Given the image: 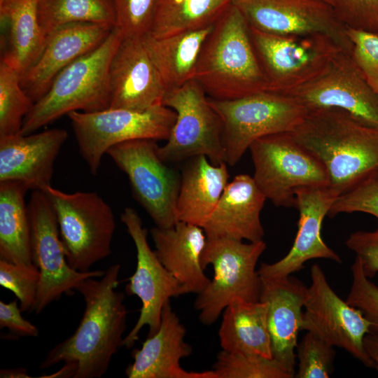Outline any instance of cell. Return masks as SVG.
<instances>
[{
    "label": "cell",
    "instance_id": "cell-1",
    "mask_svg": "<svg viewBox=\"0 0 378 378\" xmlns=\"http://www.w3.org/2000/svg\"><path fill=\"white\" fill-rule=\"evenodd\" d=\"M120 265L109 267L101 279L89 278L76 288L85 310L75 332L59 342L40 364L46 369L64 363L59 371L43 377L100 378L122 346L127 309L124 293L116 290Z\"/></svg>",
    "mask_w": 378,
    "mask_h": 378
},
{
    "label": "cell",
    "instance_id": "cell-2",
    "mask_svg": "<svg viewBox=\"0 0 378 378\" xmlns=\"http://www.w3.org/2000/svg\"><path fill=\"white\" fill-rule=\"evenodd\" d=\"M290 134L323 165L338 195L378 168V130L345 111L309 110Z\"/></svg>",
    "mask_w": 378,
    "mask_h": 378
},
{
    "label": "cell",
    "instance_id": "cell-3",
    "mask_svg": "<svg viewBox=\"0 0 378 378\" xmlns=\"http://www.w3.org/2000/svg\"><path fill=\"white\" fill-rule=\"evenodd\" d=\"M192 79L209 98L217 100L267 91L249 24L232 2L214 22L205 40Z\"/></svg>",
    "mask_w": 378,
    "mask_h": 378
},
{
    "label": "cell",
    "instance_id": "cell-4",
    "mask_svg": "<svg viewBox=\"0 0 378 378\" xmlns=\"http://www.w3.org/2000/svg\"><path fill=\"white\" fill-rule=\"evenodd\" d=\"M123 36L114 27L96 48L78 57L55 78L24 119L21 134L34 133L72 111L94 112L111 104L109 67Z\"/></svg>",
    "mask_w": 378,
    "mask_h": 378
},
{
    "label": "cell",
    "instance_id": "cell-5",
    "mask_svg": "<svg viewBox=\"0 0 378 378\" xmlns=\"http://www.w3.org/2000/svg\"><path fill=\"white\" fill-rule=\"evenodd\" d=\"M206 238L201 264L204 270L212 265L214 277L197 294L194 306L200 321L209 326L233 301H260L262 280L256 265L267 246L263 240L244 243L227 237Z\"/></svg>",
    "mask_w": 378,
    "mask_h": 378
},
{
    "label": "cell",
    "instance_id": "cell-6",
    "mask_svg": "<svg viewBox=\"0 0 378 378\" xmlns=\"http://www.w3.org/2000/svg\"><path fill=\"white\" fill-rule=\"evenodd\" d=\"M54 211L69 265L88 272L111 253L115 219L95 192L67 193L49 186L43 191Z\"/></svg>",
    "mask_w": 378,
    "mask_h": 378
},
{
    "label": "cell",
    "instance_id": "cell-7",
    "mask_svg": "<svg viewBox=\"0 0 378 378\" xmlns=\"http://www.w3.org/2000/svg\"><path fill=\"white\" fill-rule=\"evenodd\" d=\"M209 100L222 121L225 162L230 166L236 164L255 140L292 132L307 112L291 97L270 91L234 99Z\"/></svg>",
    "mask_w": 378,
    "mask_h": 378
},
{
    "label": "cell",
    "instance_id": "cell-8",
    "mask_svg": "<svg viewBox=\"0 0 378 378\" xmlns=\"http://www.w3.org/2000/svg\"><path fill=\"white\" fill-rule=\"evenodd\" d=\"M67 115L79 152L92 174H97L104 155L116 144L135 139L166 141L176 117L174 110L162 104L144 111L108 108Z\"/></svg>",
    "mask_w": 378,
    "mask_h": 378
},
{
    "label": "cell",
    "instance_id": "cell-9",
    "mask_svg": "<svg viewBox=\"0 0 378 378\" xmlns=\"http://www.w3.org/2000/svg\"><path fill=\"white\" fill-rule=\"evenodd\" d=\"M249 27L267 91L272 92L284 94L314 79L343 50L321 34H274Z\"/></svg>",
    "mask_w": 378,
    "mask_h": 378
},
{
    "label": "cell",
    "instance_id": "cell-10",
    "mask_svg": "<svg viewBox=\"0 0 378 378\" xmlns=\"http://www.w3.org/2000/svg\"><path fill=\"white\" fill-rule=\"evenodd\" d=\"M162 105L176 115L165 144L158 148L163 161L179 162L204 155L214 164L225 162L221 119L197 80L168 90Z\"/></svg>",
    "mask_w": 378,
    "mask_h": 378
},
{
    "label": "cell",
    "instance_id": "cell-11",
    "mask_svg": "<svg viewBox=\"0 0 378 378\" xmlns=\"http://www.w3.org/2000/svg\"><path fill=\"white\" fill-rule=\"evenodd\" d=\"M248 149L254 165L253 178L276 206H295V193L301 188L328 186L323 165L290 132L261 137Z\"/></svg>",
    "mask_w": 378,
    "mask_h": 378
},
{
    "label": "cell",
    "instance_id": "cell-12",
    "mask_svg": "<svg viewBox=\"0 0 378 378\" xmlns=\"http://www.w3.org/2000/svg\"><path fill=\"white\" fill-rule=\"evenodd\" d=\"M156 141L122 142L110 148L106 154L127 176L133 196L155 226L169 228L178 221L176 203L181 176L160 158Z\"/></svg>",
    "mask_w": 378,
    "mask_h": 378
},
{
    "label": "cell",
    "instance_id": "cell-13",
    "mask_svg": "<svg viewBox=\"0 0 378 378\" xmlns=\"http://www.w3.org/2000/svg\"><path fill=\"white\" fill-rule=\"evenodd\" d=\"M33 263L40 272V280L33 310L39 314L64 294H69L89 278L104 275L102 270L80 272L67 262L56 217L46 194L33 190L27 204Z\"/></svg>",
    "mask_w": 378,
    "mask_h": 378
},
{
    "label": "cell",
    "instance_id": "cell-14",
    "mask_svg": "<svg viewBox=\"0 0 378 378\" xmlns=\"http://www.w3.org/2000/svg\"><path fill=\"white\" fill-rule=\"evenodd\" d=\"M120 218L136 251V270L129 278L125 292L137 296L141 302L137 321L122 341V346L130 349L138 340L139 332L144 326L148 327V336L158 330L163 307L170 298L187 292L150 247L147 230L144 227L137 212L133 208L125 207Z\"/></svg>",
    "mask_w": 378,
    "mask_h": 378
},
{
    "label": "cell",
    "instance_id": "cell-15",
    "mask_svg": "<svg viewBox=\"0 0 378 378\" xmlns=\"http://www.w3.org/2000/svg\"><path fill=\"white\" fill-rule=\"evenodd\" d=\"M283 94L291 97L307 111L341 109L363 125L378 130V93L351 55L343 50L318 76Z\"/></svg>",
    "mask_w": 378,
    "mask_h": 378
},
{
    "label": "cell",
    "instance_id": "cell-16",
    "mask_svg": "<svg viewBox=\"0 0 378 378\" xmlns=\"http://www.w3.org/2000/svg\"><path fill=\"white\" fill-rule=\"evenodd\" d=\"M310 275L301 330L344 349L365 366L374 368L363 344L365 336L372 332L370 321L337 295L318 265L312 266Z\"/></svg>",
    "mask_w": 378,
    "mask_h": 378
},
{
    "label": "cell",
    "instance_id": "cell-17",
    "mask_svg": "<svg viewBox=\"0 0 378 378\" xmlns=\"http://www.w3.org/2000/svg\"><path fill=\"white\" fill-rule=\"evenodd\" d=\"M250 27L274 34H321L351 55L346 27L324 0H232Z\"/></svg>",
    "mask_w": 378,
    "mask_h": 378
},
{
    "label": "cell",
    "instance_id": "cell-18",
    "mask_svg": "<svg viewBox=\"0 0 378 378\" xmlns=\"http://www.w3.org/2000/svg\"><path fill=\"white\" fill-rule=\"evenodd\" d=\"M338 194L328 186L301 188L295 193V207L299 211L298 228L293 244L281 260L262 263L258 270L262 279L287 277L304 268L312 259L323 258L342 263L340 255L321 237L322 222Z\"/></svg>",
    "mask_w": 378,
    "mask_h": 378
},
{
    "label": "cell",
    "instance_id": "cell-19",
    "mask_svg": "<svg viewBox=\"0 0 378 378\" xmlns=\"http://www.w3.org/2000/svg\"><path fill=\"white\" fill-rule=\"evenodd\" d=\"M109 108L144 111L162 105L167 92L142 38H123L109 67Z\"/></svg>",
    "mask_w": 378,
    "mask_h": 378
},
{
    "label": "cell",
    "instance_id": "cell-20",
    "mask_svg": "<svg viewBox=\"0 0 378 378\" xmlns=\"http://www.w3.org/2000/svg\"><path fill=\"white\" fill-rule=\"evenodd\" d=\"M114 27L90 22L58 27L47 36L40 55L21 75V86L36 102L63 69L99 46Z\"/></svg>",
    "mask_w": 378,
    "mask_h": 378
},
{
    "label": "cell",
    "instance_id": "cell-21",
    "mask_svg": "<svg viewBox=\"0 0 378 378\" xmlns=\"http://www.w3.org/2000/svg\"><path fill=\"white\" fill-rule=\"evenodd\" d=\"M67 132L54 128L39 133L0 138V182L15 181L32 190L51 186L55 160Z\"/></svg>",
    "mask_w": 378,
    "mask_h": 378
},
{
    "label": "cell",
    "instance_id": "cell-22",
    "mask_svg": "<svg viewBox=\"0 0 378 378\" xmlns=\"http://www.w3.org/2000/svg\"><path fill=\"white\" fill-rule=\"evenodd\" d=\"M186 330L174 312L170 300L164 306L158 330L148 336L140 349L132 351L133 362L125 369L129 378H217L214 370L188 372L181 358L192 347L185 341Z\"/></svg>",
    "mask_w": 378,
    "mask_h": 378
},
{
    "label": "cell",
    "instance_id": "cell-23",
    "mask_svg": "<svg viewBox=\"0 0 378 378\" xmlns=\"http://www.w3.org/2000/svg\"><path fill=\"white\" fill-rule=\"evenodd\" d=\"M260 301L267 304V324L272 356L293 377L296 347L302 330L308 287L298 279H262Z\"/></svg>",
    "mask_w": 378,
    "mask_h": 378
},
{
    "label": "cell",
    "instance_id": "cell-24",
    "mask_svg": "<svg viewBox=\"0 0 378 378\" xmlns=\"http://www.w3.org/2000/svg\"><path fill=\"white\" fill-rule=\"evenodd\" d=\"M253 177L239 174L228 183L212 214L202 227L206 237L262 240L260 213L266 200Z\"/></svg>",
    "mask_w": 378,
    "mask_h": 378
},
{
    "label": "cell",
    "instance_id": "cell-25",
    "mask_svg": "<svg viewBox=\"0 0 378 378\" xmlns=\"http://www.w3.org/2000/svg\"><path fill=\"white\" fill-rule=\"evenodd\" d=\"M150 235L158 258L187 293L203 291L211 280L201 264L207 239L202 227L179 220L172 227H152Z\"/></svg>",
    "mask_w": 378,
    "mask_h": 378
},
{
    "label": "cell",
    "instance_id": "cell-26",
    "mask_svg": "<svg viewBox=\"0 0 378 378\" xmlns=\"http://www.w3.org/2000/svg\"><path fill=\"white\" fill-rule=\"evenodd\" d=\"M41 0H0L3 53L1 59L22 75L36 60L46 43L39 21Z\"/></svg>",
    "mask_w": 378,
    "mask_h": 378
},
{
    "label": "cell",
    "instance_id": "cell-27",
    "mask_svg": "<svg viewBox=\"0 0 378 378\" xmlns=\"http://www.w3.org/2000/svg\"><path fill=\"white\" fill-rule=\"evenodd\" d=\"M186 161L181 176L177 218L178 221L202 227L228 184L227 164H214L204 155Z\"/></svg>",
    "mask_w": 378,
    "mask_h": 378
},
{
    "label": "cell",
    "instance_id": "cell-28",
    "mask_svg": "<svg viewBox=\"0 0 378 378\" xmlns=\"http://www.w3.org/2000/svg\"><path fill=\"white\" fill-rule=\"evenodd\" d=\"M213 25L167 37L155 38L148 34L142 37L167 91L193 78L203 44Z\"/></svg>",
    "mask_w": 378,
    "mask_h": 378
},
{
    "label": "cell",
    "instance_id": "cell-29",
    "mask_svg": "<svg viewBox=\"0 0 378 378\" xmlns=\"http://www.w3.org/2000/svg\"><path fill=\"white\" fill-rule=\"evenodd\" d=\"M218 335L223 350L272 358L265 302H231L223 312Z\"/></svg>",
    "mask_w": 378,
    "mask_h": 378
},
{
    "label": "cell",
    "instance_id": "cell-30",
    "mask_svg": "<svg viewBox=\"0 0 378 378\" xmlns=\"http://www.w3.org/2000/svg\"><path fill=\"white\" fill-rule=\"evenodd\" d=\"M23 183L0 182V260L32 264L31 227Z\"/></svg>",
    "mask_w": 378,
    "mask_h": 378
},
{
    "label": "cell",
    "instance_id": "cell-31",
    "mask_svg": "<svg viewBox=\"0 0 378 378\" xmlns=\"http://www.w3.org/2000/svg\"><path fill=\"white\" fill-rule=\"evenodd\" d=\"M230 4L229 0H158L148 34L162 38L211 26Z\"/></svg>",
    "mask_w": 378,
    "mask_h": 378
},
{
    "label": "cell",
    "instance_id": "cell-32",
    "mask_svg": "<svg viewBox=\"0 0 378 378\" xmlns=\"http://www.w3.org/2000/svg\"><path fill=\"white\" fill-rule=\"evenodd\" d=\"M39 21L47 36L59 26L90 22L115 27L113 0H41Z\"/></svg>",
    "mask_w": 378,
    "mask_h": 378
},
{
    "label": "cell",
    "instance_id": "cell-33",
    "mask_svg": "<svg viewBox=\"0 0 378 378\" xmlns=\"http://www.w3.org/2000/svg\"><path fill=\"white\" fill-rule=\"evenodd\" d=\"M20 74L0 63V138L21 134L23 121L34 102L20 84Z\"/></svg>",
    "mask_w": 378,
    "mask_h": 378
},
{
    "label": "cell",
    "instance_id": "cell-34",
    "mask_svg": "<svg viewBox=\"0 0 378 378\" xmlns=\"http://www.w3.org/2000/svg\"><path fill=\"white\" fill-rule=\"evenodd\" d=\"M214 372L217 378H292L273 358L223 350L216 357Z\"/></svg>",
    "mask_w": 378,
    "mask_h": 378
},
{
    "label": "cell",
    "instance_id": "cell-35",
    "mask_svg": "<svg viewBox=\"0 0 378 378\" xmlns=\"http://www.w3.org/2000/svg\"><path fill=\"white\" fill-rule=\"evenodd\" d=\"M297 378H328L332 372L334 346L307 332L297 345Z\"/></svg>",
    "mask_w": 378,
    "mask_h": 378
},
{
    "label": "cell",
    "instance_id": "cell-36",
    "mask_svg": "<svg viewBox=\"0 0 378 378\" xmlns=\"http://www.w3.org/2000/svg\"><path fill=\"white\" fill-rule=\"evenodd\" d=\"M40 272L34 264H18L0 260V285L14 293L22 312L33 310Z\"/></svg>",
    "mask_w": 378,
    "mask_h": 378
},
{
    "label": "cell",
    "instance_id": "cell-37",
    "mask_svg": "<svg viewBox=\"0 0 378 378\" xmlns=\"http://www.w3.org/2000/svg\"><path fill=\"white\" fill-rule=\"evenodd\" d=\"M364 212L378 219V168L368 174L332 203L328 216L341 213Z\"/></svg>",
    "mask_w": 378,
    "mask_h": 378
},
{
    "label": "cell",
    "instance_id": "cell-38",
    "mask_svg": "<svg viewBox=\"0 0 378 378\" xmlns=\"http://www.w3.org/2000/svg\"><path fill=\"white\" fill-rule=\"evenodd\" d=\"M158 0H113L116 27L123 38H142L149 33Z\"/></svg>",
    "mask_w": 378,
    "mask_h": 378
},
{
    "label": "cell",
    "instance_id": "cell-39",
    "mask_svg": "<svg viewBox=\"0 0 378 378\" xmlns=\"http://www.w3.org/2000/svg\"><path fill=\"white\" fill-rule=\"evenodd\" d=\"M351 274L352 283L346 301L370 321L372 332H378V286L365 276L357 257L351 266Z\"/></svg>",
    "mask_w": 378,
    "mask_h": 378
},
{
    "label": "cell",
    "instance_id": "cell-40",
    "mask_svg": "<svg viewBox=\"0 0 378 378\" xmlns=\"http://www.w3.org/2000/svg\"><path fill=\"white\" fill-rule=\"evenodd\" d=\"M346 27L378 34V0H328Z\"/></svg>",
    "mask_w": 378,
    "mask_h": 378
},
{
    "label": "cell",
    "instance_id": "cell-41",
    "mask_svg": "<svg viewBox=\"0 0 378 378\" xmlns=\"http://www.w3.org/2000/svg\"><path fill=\"white\" fill-rule=\"evenodd\" d=\"M353 44L351 57L368 80L378 81V35L346 28Z\"/></svg>",
    "mask_w": 378,
    "mask_h": 378
},
{
    "label": "cell",
    "instance_id": "cell-42",
    "mask_svg": "<svg viewBox=\"0 0 378 378\" xmlns=\"http://www.w3.org/2000/svg\"><path fill=\"white\" fill-rule=\"evenodd\" d=\"M346 245L359 258L366 276L372 277L378 272V227L372 232L351 234Z\"/></svg>",
    "mask_w": 378,
    "mask_h": 378
},
{
    "label": "cell",
    "instance_id": "cell-43",
    "mask_svg": "<svg viewBox=\"0 0 378 378\" xmlns=\"http://www.w3.org/2000/svg\"><path fill=\"white\" fill-rule=\"evenodd\" d=\"M17 300L8 303L0 301V328H8L15 335L22 337H37L38 329L34 324L24 318Z\"/></svg>",
    "mask_w": 378,
    "mask_h": 378
},
{
    "label": "cell",
    "instance_id": "cell-44",
    "mask_svg": "<svg viewBox=\"0 0 378 378\" xmlns=\"http://www.w3.org/2000/svg\"><path fill=\"white\" fill-rule=\"evenodd\" d=\"M365 349L378 372V332L368 333L363 340Z\"/></svg>",
    "mask_w": 378,
    "mask_h": 378
},
{
    "label": "cell",
    "instance_id": "cell-45",
    "mask_svg": "<svg viewBox=\"0 0 378 378\" xmlns=\"http://www.w3.org/2000/svg\"><path fill=\"white\" fill-rule=\"evenodd\" d=\"M0 377H9V378H27L28 376L27 370L24 368H15V369H2L0 371Z\"/></svg>",
    "mask_w": 378,
    "mask_h": 378
},
{
    "label": "cell",
    "instance_id": "cell-46",
    "mask_svg": "<svg viewBox=\"0 0 378 378\" xmlns=\"http://www.w3.org/2000/svg\"><path fill=\"white\" fill-rule=\"evenodd\" d=\"M368 81L370 83V85L372 87V88L375 90V92L378 93V81L368 80Z\"/></svg>",
    "mask_w": 378,
    "mask_h": 378
},
{
    "label": "cell",
    "instance_id": "cell-47",
    "mask_svg": "<svg viewBox=\"0 0 378 378\" xmlns=\"http://www.w3.org/2000/svg\"><path fill=\"white\" fill-rule=\"evenodd\" d=\"M324 1H326V2H328V0H324Z\"/></svg>",
    "mask_w": 378,
    "mask_h": 378
},
{
    "label": "cell",
    "instance_id": "cell-48",
    "mask_svg": "<svg viewBox=\"0 0 378 378\" xmlns=\"http://www.w3.org/2000/svg\"><path fill=\"white\" fill-rule=\"evenodd\" d=\"M229 1H232V0H229Z\"/></svg>",
    "mask_w": 378,
    "mask_h": 378
},
{
    "label": "cell",
    "instance_id": "cell-49",
    "mask_svg": "<svg viewBox=\"0 0 378 378\" xmlns=\"http://www.w3.org/2000/svg\"><path fill=\"white\" fill-rule=\"evenodd\" d=\"M378 35V34H377Z\"/></svg>",
    "mask_w": 378,
    "mask_h": 378
}]
</instances>
